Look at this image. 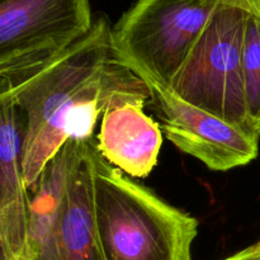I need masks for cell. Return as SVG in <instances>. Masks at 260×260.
I'll list each match as a JSON object with an SVG mask.
<instances>
[{"label":"cell","instance_id":"3","mask_svg":"<svg viewBox=\"0 0 260 260\" xmlns=\"http://www.w3.org/2000/svg\"><path fill=\"white\" fill-rule=\"evenodd\" d=\"M249 12L239 0H223L190 48L169 89L192 106L243 128L248 116L244 48Z\"/></svg>","mask_w":260,"mask_h":260},{"label":"cell","instance_id":"1","mask_svg":"<svg viewBox=\"0 0 260 260\" xmlns=\"http://www.w3.org/2000/svg\"><path fill=\"white\" fill-rule=\"evenodd\" d=\"M9 95L25 119L23 169L32 189L48 162L69 141L66 123L78 107L106 112L123 103L150 102L147 84L117 57L112 27L104 15L60 57L13 89Z\"/></svg>","mask_w":260,"mask_h":260},{"label":"cell","instance_id":"4","mask_svg":"<svg viewBox=\"0 0 260 260\" xmlns=\"http://www.w3.org/2000/svg\"><path fill=\"white\" fill-rule=\"evenodd\" d=\"M223 0H136L112 27L117 57L142 80L169 88Z\"/></svg>","mask_w":260,"mask_h":260},{"label":"cell","instance_id":"8","mask_svg":"<svg viewBox=\"0 0 260 260\" xmlns=\"http://www.w3.org/2000/svg\"><path fill=\"white\" fill-rule=\"evenodd\" d=\"M60 220V260H106L94 216V139L69 140Z\"/></svg>","mask_w":260,"mask_h":260},{"label":"cell","instance_id":"11","mask_svg":"<svg viewBox=\"0 0 260 260\" xmlns=\"http://www.w3.org/2000/svg\"><path fill=\"white\" fill-rule=\"evenodd\" d=\"M244 73L248 116L260 134V20L251 13L246 24Z\"/></svg>","mask_w":260,"mask_h":260},{"label":"cell","instance_id":"2","mask_svg":"<svg viewBox=\"0 0 260 260\" xmlns=\"http://www.w3.org/2000/svg\"><path fill=\"white\" fill-rule=\"evenodd\" d=\"M94 216L106 260H193L198 221L93 149Z\"/></svg>","mask_w":260,"mask_h":260},{"label":"cell","instance_id":"7","mask_svg":"<svg viewBox=\"0 0 260 260\" xmlns=\"http://www.w3.org/2000/svg\"><path fill=\"white\" fill-rule=\"evenodd\" d=\"M25 119L0 94V248L2 260H22L30 217V189L23 169Z\"/></svg>","mask_w":260,"mask_h":260},{"label":"cell","instance_id":"6","mask_svg":"<svg viewBox=\"0 0 260 260\" xmlns=\"http://www.w3.org/2000/svg\"><path fill=\"white\" fill-rule=\"evenodd\" d=\"M145 83L162 132L178 150L215 172H229L258 157L260 134L256 129L243 128L192 106L167 86Z\"/></svg>","mask_w":260,"mask_h":260},{"label":"cell","instance_id":"13","mask_svg":"<svg viewBox=\"0 0 260 260\" xmlns=\"http://www.w3.org/2000/svg\"><path fill=\"white\" fill-rule=\"evenodd\" d=\"M239 2L249 13L255 15L260 20V0H239Z\"/></svg>","mask_w":260,"mask_h":260},{"label":"cell","instance_id":"5","mask_svg":"<svg viewBox=\"0 0 260 260\" xmlns=\"http://www.w3.org/2000/svg\"><path fill=\"white\" fill-rule=\"evenodd\" d=\"M93 23L90 0H0V89L50 65Z\"/></svg>","mask_w":260,"mask_h":260},{"label":"cell","instance_id":"9","mask_svg":"<svg viewBox=\"0 0 260 260\" xmlns=\"http://www.w3.org/2000/svg\"><path fill=\"white\" fill-rule=\"evenodd\" d=\"M145 106L129 102L107 109L96 136L99 154L129 178L150 175L162 146L161 126L145 113Z\"/></svg>","mask_w":260,"mask_h":260},{"label":"cell","instance_id":"10","mask_svg":"<svg viewBox=\"0 0 260 260\" xmlns=\"http://www.w3.org/2000/svg\"><path fill=\"white\" fill-rule=\"evenodd\" d=\"M68 142L30 189V217L22 260H60V220L68 173Z\"/></svg>","mask_w":260,"mask_h":260},{"label":"cell","instance_id":"12","mask_svg":"<svg viewBox=\"0 0 260 260\" xmlns=\"http://www.w3.org/2000/svg\"><path fill=\"white\" fill-rule=\"evenodd\" d=\"M223 260H260V240Z\"/></svg>","mask_w":260,"mask_h":260}]
</instances>
